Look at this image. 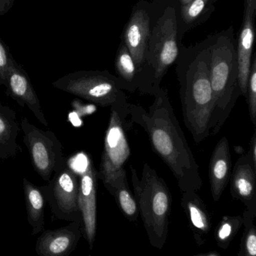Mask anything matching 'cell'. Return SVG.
<instances>
[{
	"label": "cell",
	"instance_id": "cell-10",
	"mask_svg": "<svg viewBox=\"0 0 256 256\" xmlns=\"http://www.w3.org/2000/svg\"><path fill=\"white\" fill-rule=\"evenodd\" d=\"M80 174L66 160L64 165L56 172L48 184L41 186L46 203L53 215L61 220L81 221L78 206Z\"/></svg>",
	"mask_w": 256,
	"mask_h": 256
},
{
	"label": "cell",
	"instance_id": "cell-11",
	"mask_svg": "<svg viewBox=\"0 0 256 256\" xmlns=\"http://www.w3.org/2000/svg\"><path fill=\"white\" fill-rule=\"evenodd\" d=\"M98 172L91 160L88 159L80 174L78 206L82 218L83 234L92 250L96 234V190Z\"/></svg>",
	"mask_w": 256,
	"mask_h": 256
},
{
	"label": "cell",
	"instance_id": "cell-22",
	"mask_svg": "<svg viewBox=\"0 0 256 256\" xmlns=\"http://www.w3.org/2000/svg\"><path fill=\"white\" fill-rule=\"evenodd\" d=\"M106 190L114 197L119 208L128 220L130 222L136 221L140 215L139 210L136 200L129 188L125 168L116 178L114 182L106 188Z\"/></svg>",
	"mask_w": 256,
	"mask_h": 256
},
{
	"label": "cell",
	"instance_id": "cell-5",
	"mask_svg": "<svg viewBox=\"0 0 256 256\" xmlns=\"http://www.w3.org/2000/svg\"><path fill=\"white\" fill-rule=\"evenodd\" d=\"M181 44L175 8L168 0H160L147 54V66L153 75L156 90L160 88L169 68L177 61Z\"/></svg>",
	"mask_w": 256,
	"mask_h": 256
},
{
	"label": "cell",
	"instance_id": "cell-21",
	"mask_svg": "<svg viewBox=\"0 0 256 256\" xmlns=\"http://www.w3.org/2000/svg\"><path fill=\"white\" fill-rule=\"evenodd\" d=\"M24 198L27 208V220L32 228V234L36 236L45 228V196L41 186H36L28 179H23Z\"/></svg>",
	"mask_w": 256,
	"mask_h": 256
},
{
	"label": "cell",
	"instance_id": "cell-9",
	"mask_svg": "<svg viewBox=\"0 0 256 256\" xmlns=\"http://www.w3.org/2000/svg\"><path fill=\"white\" fill-rule=\"evenodd\" d=\"M21 128L35 171L42 180L49 182L53 174L66 161L63 156L62 143L52 131L39 129L26 117L21 120Z\"/></svg>",
	"mask_w": 256,
	"mask_h": 256
},
{
	"label": "cell",
	"instance_id": "cell-17",
	"mask_svg": "<svg viewBox=\"0 0 256 256\" xmlns=\"http://www.w3.org/2000/svg\"><path fill=\"white\" fill-rule=\"evenodd\" d=\"M181 206L186 213L195 243L203 246L211 228V220L205 203L196 191L183 192Z\"/></svg>",
	"mask_w": 256,
	"mask_h": 256
},
{
	"label": "cell",
	"instance_id": "cell-8",
	"mask_svg": "<svg viewBox=\"0 0 256 256\" xmlns=\"http://www.w3.org/2000/svg\"><path fill=\"white\" fill-rule=\"evenodd\" d=\"M159 2L160 0H139L132 8L121 34V42L130 52L138 70L151 88L153 96L157 90L155 88L153 75L147 66V54Z\"/></svg>",
	"mask_w": 256,
	"mask_h": 256
},
{
	"label": "cell",
	"instance_id": "cell-28",
	"mask_svg": "<svg viewBox=\"0 0 256 256\" xmlns=\"http://www.w3.org/2000/svg\"><path fill=\"white\" fill-rule=\"evenodd\" d=\"M248 152L252 158V162L256 165V134L254 132L252 135V138L250 140V144H249V149Z\"/></svg>",
	"mask_w": 256,
	"mask_h": 256
},
{
	"label": "cell",
	"instance_id": "cell-15",
	"mask_svg": "<svg viewBox=\"0 0 256 256\" xmlns=\"http://www.w3.org/2000/svg\"><path fill=\"white\" fill-rule=\"evenodd\" d=\"M255 14L243 12L241 27L237 40L239 86L240 94L246 99L255 40Z\"/></svg>",
	"mask_w": 256,
	"mask_h": 256
},
{
	"label": "cell",
	"instance_id": "cell-32",
	"mask_svg": "<svg viewBox=\"0 0 256 256\" xmlns=\"http://www.w3.org/2000/svg\"><path fill=\"white\" fill-rule=\"evenodd\" d=\"M0 85H4V84H3V81L2 80L1 78H0Z\"/></svg>",
	"mask_w": 256,
	"mask_h": 256
},
{
	"label": "cell",
	"instance_id": "cell-14",
	"mask_svg": "<svg viewBox=\"0 0 256 256\" xmlns=\"http://www.w3.org/2000/svg\"><path fill=\"white\" fill-rule=\"evenodd\" d=\"M229 182L231 196L240 200L245 210L256 214V165L249 152L236 161Z\"/></svg>",
	"mask_w": 256,
	"mask_h": 256
},
{
	"label": "cell",
	"instance_id": "cell-7",
	"mask_svg": "<svg viewBox=\"0 0 256 256\" xmlns=\"http://www.w3.org/2000/svg\"><path fill=\"white\" fill-rule=\"evenodd\" d=\"M52 86L102 108L111 106L126 97L115 75L108 70H79L68 74L53 82Z\"/></svg>",
	"mask_w": 256,
	"mask_h": 256
},
{
	"label": "cell",
	"instance_id": "cell-16",
	"mask_svg": "<svg viewBox=\"0 0 256 256\" xmlns=\"http://www.w3.org/2000/svg\"><path fill=\"white\" fill-rule=\"evenodd\" d=\"M231 158L229 142L223 136L215 146L209 164V178L213 200L219 201L229 182L231 176Z\"/></svg>",
	"mask_w": 256,
	"mask_h": 256
},
{
	"label": "cell",
	"instance_id": "cell-20",
	"mask_svg": "<svg viewBox=\"0 0 256 256\" xmlns=\"http://www.w3.org/2000/svg\"><path fill=\"white\" fill-rule=\"evenodd\" d=\"M19 122L14 110L0 100V158H14L19 150L18 136Z\"/></svg>",
	"mask_w": 256,
	"mask_h": 256
},
{
	"label": "cell",
	"instance_id": "cell-6",
	"mask_svg": "<svg viewBox=\"0 0 256 256\" xmlns=\"http://www.w3.org/2000/svg\"><path fill=\"white\" fill-rule=\"evenodd\" d=\"M129 103L126 97L111 106L109 122L105 132L104 148L101 158L98 178L105 188L114 182L124 170V165L131 155L126 131L130 129Z\"/></svg>",
	"mask_w": 256,
	"mask_h": 256
},
{
	"label": "cell",
	"instance_id": "cell-29",
	"mask_svg": "<svg viewBox=\"0 0 256 256\" xmlns=\"http://www.w3.org/2000/svg\"><path fill=\"white\" fill-rule=\"evenodd\" d=\"M243 12L256 14V0H244Z\"/></svg>",
	"mask_w": 256,
	"mask_h": 256
},
{
	"label": "cell",
	"instance_id": "cell-26",
	"mask_svg": "<svg viewBox=\"0 0 256 256\" xmlns=\"http://www.w3.org/2000/svg\"><path fill=\"white\" fill-rule=\"evenodd\" d=\"M15 62L7 45L0 38V78L3 81V84H5V78Z\"/></svg>",
	"mask_w": 256,
	"mask_h": 256
},
{
	"label": "cell",
	"instance_id": "cell-13",
	"mask_svg": "<svg viewBox=\"0 0 256 256\" xmlns=\"http://www.w3.org/2000/svg\"><path fill=\"white\" fill-rule=\"evenodd\" d=\"M4 86L9 97L22 108L27 106L41 124L48 127V121L28 74L17 62L8 72L5 78Z\"/></svg>",
	"mask_w": 256,
	"mask_h": 256
},
{
	"label": "cell",
	"instance_id": "cell-4",
	"mask_svg": "<svg viewBox=\"0 0 256 256\" xmlns=\"http://www.w3.org/2000/svg\"><path fill=\"white\" fill-rule=\"evenodd\" d=\"M134 196L150 244L162 250L166 243L172 197L167 184L148 164L143 167L141 178L131 167Z\"/></svg>",
	"mask_w": 256,
	"mask_h": 256
},
{
	"label": "cell",
	"instance_id": "cell-3",
	"mask_svg": "<svg viewBox=\"0 0 256 256\" xmlns=\"http://www.w3.org/2000/svg\"><path fill=\"white\" fill-rule=\"evenodd\" d=\"M210 76L215 104L210 134L216 135L241 96L238 80L237 40L232 25L213 34L210 46Z\"/></svg>",
	"mask_w": 256,
	"mask_h": 256
},
{
	"label": "cell",
	"instance_id": "cell-30",
	"mask_svg": "<svg viewBox=\"0 0 256 256\" xmlns=\"http://www.w3.org/2000/svg\"><path fill=\"white\" fill-rule=\"evenodd\" d=\"M170 2L174 4L175 8L182 7V6H186V4L192 1V0H168Z\"/></svg>",
	"mask_w": 256,
	"mask_h": 256
},
{
	"label": "cell",
	"instance_id": "cell-25",
	"mask_svg": "<svg viewBox=\"0 0 256 256\" xmlns=\"http://www.w3.org/2000/svg\"><path fill=\"white\" fill-rule=\"evenodd\" d=\"M246 102L249 108V116L252 124H256V57L253 56L252 58L250 72L247 84V94Z\"/></svg>",
	"mask_w": 256,
	"mask_h": 256
},
{
	"label": "cell",
	"instance_id": "cell-23",
	"mask_svg": "<svg viewBox=\"0 0 256 256\" xmlns=\"http://www.w3.org/2000/svg\"><path fill=\"white\" fill-rule=\"evenodd\" d=\"M243 216H224L219 222L215 234V239L219 248L227 250L230 244L243 226Z\"/></svg>",
	"mask_w": 256,
	"mask_h": 256
},
{
	"label": "cell",
	"instance_id": "cell-31",
	"mask_svg": "<svg viewBox=\"0 0 256 256\" xmlns=\"http://www.w3.org/2000/svg\"><path fill=\"white\" fill-rule=\"evenodd\" d=\"M194 256H221L218 252H210L207 254H199V255H196Z\"/></svg>",
	"mask_w": 256,
	"mask_h": 256
},
{
	"label": "cell",
	"instance_id": "cell-18",
	"mask_svg": "<svg viewBox=\"0 0 256 256\" xmlns=\"http://www.w3.org/2000/svg\"><path fill=\"white\" fill-rule=\"evenodd\" d=\"M115 76L119 86L123 91L134 93L139 91L142 94L153 96L151 88L147 85L126 45L120 42L115 58Z\"/></svg>",
	"mask_w": 256,
	"mask_h": 256
},
{
	"label": "cell",
	"instance_id": "cell-24",
	"mask_svg": "<svg viewBox=\"0 0 256 256\" xmlns=\"http://www.w3.org/2000/svg\"><path fill=\"white\" fill-rule=\"evenodd\" d=\"M242 216L244 230L237 256H256V214L245 210Z\"/></svg>",
	"mask_w": 256,
	"mask_h": 256
},
{
	"label": "cell",
	"instance_id": "cell-12",
	"mask_svg": "<svg viewBox=\"0 0 256 256\" xmlns=\"http://www.w3.org/2000/svg\"><path fill=\"white\" fill-rule=\"evenodd\" d=\"M83 236L81 221L54 230H44L38 238L36 252L39 256H69Z\"/></svg>",
	"mask_w": 256,
	"mask_h": 256
},
{
	"label": "cell",
	"instance_id": "cell-27",
	"mask_svg": "<svg viewBox=\"0 0 256 256\" xmlns=\"http://www.w3.org/2000/svg\"><path fill=\"white\" fill-rule=\"evenodd\" d=\"M15 2V0H0V16H4L9 13Z\"/></svg>",
	"mask_w": 256,
	"mask_h": 256
},
{
	"label": "cell",
	"instance_id": "cell-19",
	"mask_svg": "<svg viewBox=\"0 0 256 256\" xmlns=\"http://www.w3.org/2000/svg\"><path fill=\"white\" fill-rule=\"evenodd\" d=\"M216 0H192L186 6L175 8L179 39L186 32L204 24L215 10Z\"/></svg>",
	"mask_w": 256,
	"mask_h": 256
},
{
	"label": "cell",
	"instance_id": "cell-1",
	"mask_svg": "<svg viewBox=\"0 0 256 256\" xmlns=\"http://www.w3.org/2000/svg\"><path fill=\"white\" fill-rule=\"evenodd\" d=\"M148 109L129 104L132 123L147 132L152 147L169 167L182 192L202 188L199 168L174 114L168 90L161 86Z\"/></svg>",
	"mask_w": 256,
	"mask_h": 256
},
{
	"label": "cell",
	"instance_id": "cell-2",
	"mask_svg": "<svg viewBox=\"0 0 256 256\" xmlns=\"http://www.w3.org/2000/svg\"><path fill=\"white\" fill-rule=\"evenodd\" d=\"M213 34L192 46L180 45L176 61L183 122L194 141L200 143L211 132L214 97L210 84V46Z\"/></svg>",
	"mask_w": 256,
	"mask_h": 256
}]
</instances>
